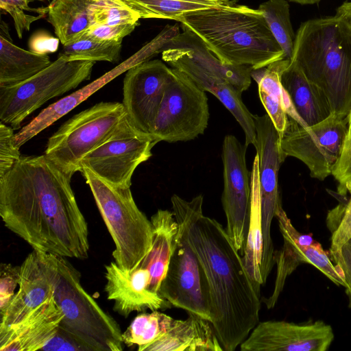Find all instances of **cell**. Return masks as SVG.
I'll list each match as a JSON object with an SVG mask.
<instances>
[{
  "instance_id": "36",
  "label": "cell",
  "mask_w": 351,
  "mask_h": 351,
  "mask_svg": "<svg viewBox=\"0 0 351 351\" xmlns=\"http://www.w3.org/2000/svg\"><path fill=\"white\" fill-rule=\"evenodd\" d=\"M14 129L0 123V178L7 173L21 158L19 148L14 142Z\"/></svg>"
},
{
  "instance_id": "13",
  "label": "cell",
  "mask_w": 351,
  "mask_h": 351,
  "mask_svg": "<svg viewBox=\"0 0 351 351\" xmlns=\"http://www.w3.org/2000/svg\"><path fill=\"white\" fill-rule=\"evenodd\" d=\"M156 143L151 134L137 130L125 115L112 134L83 158L82 167L110 183L130 187L135 169L152 156Z\"/></svg>"
},
{
  "instance_id": "22",
  "label": "cell",
  "mask_w": 351,
  "mask_h": 351,
  "mask_svg": "<svg viewBox=\"0 0 351 351\" xmlns=\"http://www.w3.org/2000/svg\"><path fill=\"white\" fill-rule=\"evenodd\" d=\"M145 351H223L211 323L191 313Z\"/></svg>"
},
{
  "instance_id": "30",
  "label": "cell",
  "mask_w": 351,
  "mask_h": 351,
  "mask_svg": "<svg viewBox=\"0 0 351 351\" xmlns=\"http://www.w3.org/2000/svg\"><path fill=\"white\" fill-rule=\"evenodd\" d=\"M258 10L263 12L270 31L285 53V59L290 60L295 35L290 19L288 1L267 0L261 3Z\"/></svg>"
},
{
  "instance_id": "42",
  "label": "cell",
  "mask_w": 351,
  "mask_h": 351,
  "mask_svg": "<svg viewBox=\"0 0 351 351\" xmlns=\"http://www.w3.org/2000/svg\"><path fill=\"white\" fill-rule=\"evenodd\" d=\"M335 15L342 19L351 27V1L344 2L339 6Z\"/></svg>"
},
{
  "instance_id": "23",
  "label": "cell",
  "mask_w": 351,
  "mask_h": 351,
  "mask_svg": "<svg viewBox=\"0 0 351 351\" xmlns=\"http://www.w3.org/2000/svg\"><path fill=\"white\" fill-rule=\"evenodd\" d=\"M153 228L152 247L139 263L149 271V291L159 295V289L165 278L173 247L178 225L173 213L158 209L151 217Z\"/></svg>"
},
{
  "instance_id": "25",
  "label": "cell",
  "mask_w": 351,
  "mask_h": 351,
  "mask_svg": "<svg viewBox=\"0 0 351 351\" xmlns=\"http://www.w3.org/2000/svg\"><path fill=\"white\" fill-rule=\"evenodd\" d=\"M95 0H52L47 7V21L63 46L80 38L93 25Z\"/></svg>"
},
{
  "instance_id": "6",
  "label": "cell",
  "mask_w": 351,
  "mask_h": 351,
  "mask_svg": "<svg viewBox=\"0 0 351 351\" xmlns=\"http://www.w3.org/2000/svg\"><path fill=\"white\" fill-rule=\"evenodd\" d=\"M80 172L114 241L115 264L123 270L134 269L152 247L151 220L137 206L130 187L110 183L84 166Z\"/></svg>"
},
{
  "instance_id": "3",
  "label": "cell",
  "mask_w": 351,
  "mask_h": 351,
  "mask_svg": "<svg viewBox=\"0 0 351 351\" xmlns=\"http://www.w3.org/2000/svg\"><path fill=\"white\" fill-rule=\"evenodd\" d=\"M182 29L199 37L224 64L264 68L285 59L261 11L228 0L182 16Z\"/></svg>"
},
{
  "instance_id": "41",
  "label": "cell",
  "mask_w": 351,
  "mask_h": 351,
  "mask_svg": "<svg viewBox=\"0 0 351 351\" xmlns=\"http://www.w3.org/2000/svg\"><path fill=\"white\" fill-rule=\"evenodd\" d=\"M60 40L45 32L34 34L29 41L30 51L38 54H47L57 51Z\"/></svg>"
},
{
  "instance_id": "43",
  "label": "cell",
  "mask_w": 351,
  "mask_h": 351,
  "mask_svg": "<svg viewBox=\"0 0 351 351\" xmlns=\"http://www.w3.org/2000/svg\"><path fill=\"white\" fill-rule=\"evenodd\" d=\"M291 2L297 3L301 5H312L319 2L321 0H289Z\"/></svg>"
},
{
  "instance_id": "19",
  "label": "cell",
  "mask_w": 351,
  "mask_h": 351,
  "mask_svg": "<svg viewBox=\"0 0 351 351\" xmlns=\"http://www.w3.org/2000/svg\"><path fill=\"white\" fill-rule=\"evenodd\" d=\"M19 287L1 314L0 330L18 323L53 295L41 251L33 250L22 263Z\"/></svg>"
},
{
  "instance_id": "27",
  "label": "cell",
  "mask_w": 351,
  "mask_h": 351,
  "mask_svg": "<svg viewBox=\"0 0 351 351\" xmlns=\"http://www.w3.org/2000/svg\"><path fill=\"white\" fill-rule=\"evenodd\" d=\"M276 217L278 221L280 232L284 243L279 250L274 251V260L277 265L276 277L274 287L271 295L263 300L268 309L274 308L283 290L287 278L301 263L304 258L297 239L298 230L292 225L282 207L278 210Z\"/></svg>"
},
{
  "instance_id": "35",
  "label": "cell",
  "mask_w": 351,
  "mask_h": 351,
  "mask_svg": "<svg viewBox=\"0 0 351 351\" xmlns=\"http://www.w3.org/2000/svg\"><path fill=\"white\" fill-rule=\"evenodd\" d=\"M28 3V0H0V8L8 12L13 19L19 38H22L24 31H29L34 21L43 16L40 14L36 16L26 14L25 11L36 12L34 10H38L29 8Z\"/></svg>"
},
{
  "instance_id": "40",
  "label": "cell",
  "mask_w": 351,
  "mask_h": 351,
  "mask_svg": "<svg viewBox=\"0 0 351 351\" xmlns=\"http://www.w3.org/2000/svg\"><path fill=\"white\" fill-rule=\"evenodd\" d=\"M330 256L346 282V293L351 308V239L342 246L339 252Z\"/></svg>"
},
{
  "instance_id": "1",
  "label": "cell",
  "mask_w": 351,
  "mask_h": 351,
  "mask_svg": "<svg viewBox=\"0 0 351 351\" xmlns=\"http://www.w3.org/2000/svg\"><path fill=\"white\" fill-rule=\"evenodd\" d=\"M71 180L45 155L21 156L0 178V216L33 250L83 260L88 223Z\"/></svg>"
},
{
  "instance_id": "7",
  "label": "cell",
  "mask_w": 351,
  "mask_h": 351,
  "mask_svg": "<svg viewBox=\"0 0 351 351\" xmlns=\"http://www.w3.org/2000/svg\"><path fill=\"white\" fill-rule=\"evenodd\" d=\"M178 229L168 269L159 295L171 305L210 320V295L206 275L189 241L192 200L174 194L171 197Z\"/></svg>"
},
{
  "instance_id": "34",
  "label": "cell",
  "mask_w": 351,
  "mask_h": 351,
  "mask_svg": "<svg viewBox=\"0 0 351 351\" xmlns=\"http://www.w3.org/2000/svg\"><path fill=\"white\" fill-rule=\"evenodd\" d=\"M332 175L337 182V194L345 197L351 195V125L345 138L340 156L332 169Z\"/></svg>"
},
{
  "instance_id": "12",
  "label": "cell",
  "mask_w": 351,
  "mask_h": 351,
  "mask_svg": "<svg viewBox=\"0 0 351 351\" xmlns=\"http://www.w3.org/2000/svg\"><path fill=\"white\" fill-rule=\"evenodd\" d=\"M348 127V117L336 113L307 127L301 126L289 117L280 138L282 158L299 159L308 167L311 178L324 180L332 175Z\"/></svg>"
},
{
  "instance_id": "18",
  "label": "cell",
  "mask_w": 351,
  "mask_h": 351,
  "mask_svg": "<svg viewBox=\"0 0 351 351\" xmlns=\"http://www.w3.org/2000/svg\"><path fill=\"white\" fill-rule=\"evenodd\" d=\"M63 317L53 293L22 320L0 330V350H41L55 335Z\"/></svg>"
},
{
  "instance_id": "31",
  "label": "cell",
  "mask_w": 351,
  "mask_h": 351,
  "mask_svg": "<svg viewBox=\"0 0 351 351\" xmlns=\"http://www.w3.org/2000/svg\"><path fill=\"white\" fill-rule=\"evenodd\" d=\"M122 40H99L82 36L73 43L63 46L59 56L69 60L106 61L119 60Z\"/></svg>"
},
{
  "instance_id": "28",
  "label": "cell",
  "mask_w": 351,
  "mask_h": 351,
  "mask_svg": "<svg viewBox=\"0 0 351 351\" xmlns=\"http://www.w3.org/2000/svg\"><path fill=\"white\" fill-rule=\"evenodd\" d=\"M140 19L178 21L184 14L221 6L228 0H122Z\"/></svg>"
},
{
  "instance_id": "38",
  "label": "cell",
  "mask_w": 351,
  "mask_h": 351,
  "mask_svg": "<svg viewBox=\"0 0 351 351\" xmlns=\"http://www.w3.org/2000/svg\"><path fill=\"white\" fill-rule=\"evenodd\" d=\"M138 23L118 25L93 24L82 36L99 40H122L134 31Z\"/></svg>"
},
{
  "instance_id": "17",
  "label": "cell",
  "mask_w": 351,
  "mask_h": 351,
  "mask_svg": "<svg viewBox=\"0 0 351 351\" xmlns=\"http://www.w3.org/2000/svg\"><path fill=\"white\" fill-rule=\"evenodd\" d=\"M162 60L172 68L186 74L199 88L214 95L231 112L245 134V147L256 143V128L253 114L241 99L235 86L222 76L211 71L192 60L181 49L166 43L162 51Z\"/></svg>"
},
{
  "instance_id": "20",
  "label": "cell",
  "mask_w": 351,
  "mask_h": 351,
  "mask_svg": "<svg viewBox=\"0 0 351 351\" xmlns=\"http://www.w3.org/2000/svg\"><path fill=\"white\" fill-rule=\"evenodd\" d=\"M289 62L283 59L251 72V77L258 84L260 99L280 136L286 129L289 117L302 127L308 126L297 113L280 82L281 73Z\"/></svg>"
},
{
  "instance_id": "15",
  "label": "cell",
  "mask_w": 351,
  "mask_h": 351,
  "mask_svg": "<svg viewBox=\"0 0 351 351\" xmlns=\"http://www.w3.org/2000/svg\"><path fill=\"white\" fill-rule=\"evenodd\" d=\"M172 74L160 60H144L127 70L123 84V105L130 123L151 134L165 88Z\"/></svg>"
},
{
  "instance_id": "11",
  "label": "cell",
  "mask_w": 351,
  "mask_h": 351,
  "mask_svg": "<svg viewBox=\"0 0 351 351\" xmlns=\"http://www.w3.org/2000/svg\"><path fill=\"white\" fill-rule=\"evenodd\" d=\"M256 138L252 173L256 180L261 204L263 251L261 277L266 282L274 265V248L271 237L273 218L282 207L278 190V171L284 162L280 147V134L271 119L264 115L253 114Z\"/></svg>"
},
{
  "instance_id": "16",
  "label": "cell",
  "mask_w": 351,
  "mask_h": 351,
  "mask_svg": "<svg viewBox=\"0 0 351 351\" xmlns=\"http://www.w3.org/2000/svg\"><path fill=\"white\" fill-rule=\"evenodd\" d=\"M335 335L322 320L302 324L265 321L258 324L241 343V351H326Z\"/></svg>"
},
{
  "instance_id": "33",
  "label": "cell",
  "mask_w": 351,
  "mask_h": 351,
  "mask_svg": "<svg viewBox=\"0 0 351 351\" xmlns=\"http://www.w3.org/2000/svg\"><path fill=\"white\" fill-rule=\"evenodd\" d=\"M327 225L330 229V256L340 252L342 246L351 239V197L346 203H340L328 212Z\"/></svg>"
},
{
  "instance_id": "9",
  "label": "cell",
  "mask_w": 351,
  "mask_h": 351,
  "mask_svg": "<svg viewBox=\"0 0 351 351\" xmlns=\"http://www.w3.org/2000/svg\"><path fill=\"white\" fill-rule=\"evenodd\" d=\"M95 62L69 60L62 56L19 84L0 86V120L14 130L48 100L77 88L90 79Z\"/></svg>"
},
{
  "instance_id": "21",
  "label": "cell",
  "mask_w": 351,
  "mask_h": 351,
  "mask_svg": "<svg viewBox=\"0 0 351 351\" xmlns=\"http://www.w3.org/2000/svg\"><path fill=\"white\" fill-rule=\"evenodd\" d=\"M280 82L297 113L308 126L332 113L326 95L306 77L295 62L290 60L282 71Z\"/></svg>"
},
{
  "instance_id": "39",
  "label": "cell",
  "mask_w": 351,
  "mask_h": 351,
  "mask_svg": "<svg viewBox=\"0 0 351 351\" xmlns=\"http://www.w3.org/2000/svg\"><path fill=\"white\" fill-rule=\"evenodd\" d=\"M41 350L45 351H90L87 347L80 342L60 325Z\"/></svg>"
},
{
  "instance_id": "45",
  "label": "cell",
  "mask_w": 351,
  "mask_h": 351,
  "mask_svg": "<svg viewBox=\"0 0 351 351\" xmlns=\"http://www.w3.org/2000/svg\"><path fill=\"white\" fill-rule=\"evenodd\" d=\"M28 1H29V2H30V1H43V0H28Z\"/></svg>"
},
{
  "instance_id": "44",
  "label": "cell",
  "mask_w": 351,
  "mask_h": 351,
  "mask_svg": "<svg viewBox=\"0 0 351 351\" xmlns=\"http://www.w3.org/2000/svg\"><path fill=\"white\" fill-rule=\"evenodd\" d=\"M349 126L351 125V111L348 115Z\"/></svg>"
},
{
  "instance_id": "24",
  "label": "cell",
  "mask_w": 351,
  "mask_h": 351,
  "mask_svg": "<svg viewBox=\"0 0 351 351\" xmlns=\"http://www.w3.org/2000/svg\"><path fill=\"white\" fill-rule=\"evenodd\" d=\"M167 43L181 49L203 67L224 77L241 93L251 84L252 68L224 64L193 33L183 30L170 38Z\"/></svg>"
},
{
  "instance_id": "10",
  "label": "cell",
  "mask_w": 351,
  "mask_h": 351,
  "mask_svg": "<svg viewBox=\"0 0 351 351\" xmlns=\"http://www.w3.org/2000/svg\"><path fill=\"white\" fill-rule=\"evenodd\" d=\"M208 119L205 91L172 68L151 135L158 143L191 141L204 133Z\"/></svg>"
},
{
  "instance_id": "37",
  "label": "cell",
  "mask_w": 351,
  "mask_h": 351,
  "mask_svg": "<svg viewBox=\"0 0 351 351\" xmlns=\"http://www.w3.org/2000/svg\"><path fill=\"white\" fill-rule=\"evenodd\" d=\"M0 271V314L9 306L19 285L21 266H13L10 263H1Z\"/></svg>"
},
{
  "instance_id": "29",
  "label": "cell",
  "mask_w": 351,
  "mask_h": 351,
  "mask_svg": "<svg viewBox=\"0 0 351 351\" xmlns=\"http://www.w3.org/2000/svg\"><path fill=\"white\" fill-rule=\"evenodd\" d=\"M175 322V319L158 311L140 313L122 332L123 342L128 347L138 346V351H145L161 339Z\"/></svg>"
},
{
  "instance_id": "8",
  "label": "cell",
  "mask_w": 351,
  "mask_h": 351,
  "mask_svg": "<svg viewBox=\"0 0 351 351\" xmlns=\"http://www.w3.org/2000/svg\"><path fill=\"white\" fill-rule=\"evenodd\" d=\"M126 115L122 103L101 101L75 114L49 137L44 155L69 179L82 161L104 143Z\"/></svg>"
},
{
  "instance_id": "26",
  "label": "cell",
  "mask_w": 351,
  "mask_h": 351,
  "mask_svg": "<svg viewBox=\"0 0 351 351\" xmlns=\"http://www.w3.org/2000/svg\"><path fill=\"white\" fill-rule=\"evenodd\" d=\"M51 63L47 54L22 49L0 36V86L19 84Z\"/></svg>"
},
{
  "instance_id": "14",
  "label": "cell",
  "mask_w": 351,
  "mask_h": 351,
  "mask_svg": "<svg viewBox=\"0 0 351 351\" xmlns=\"http://www.w3.org/2000/svg\"><path fill=\"white\" fill-rule=\"evenodd\" d=\"M246 147L232 134L222 144L223 190L221 203L226 218V230L239 251L247 237L252 207L251 173L245 161Z\"/></svg>"
},
{
  "instance_id": "32",
  "label": "cell",
  "mask_w": 351,
  "mask_h": 351,
  "mask_svg": "<svg viewBox=\"0 0 351 351\" xmlns=\"http://www.w3.org/2000/svg\"><path fill=\"white\" fill-rule=\"evenodd\" d=\"M139 19L138 14L122 0H95L91 9L93 25L136 24Z\"/></svg>"
},
{
  "instance_id": "5",
  "label": "cell",
  "mask_w": 351,
  "mask_h": 351,
  "mask_svg": "<svg viewBox=\"0 0 351 351\" xmlns=\"http://www.w3.org/2000/svg\"><path fill=\"white\" fill-rule=\"evenodd\" d=\"M53 297L64 314L60 326L90 351H122V332L82 287L80 272L58 254L41 251Z\"/></svg>"
},
{
  "instance_id": "4",
  "label": "cell",
  "mask_w": 351,
  "mask_h": 351,
  "mask_svg": "<svg viewBox=\"0 0 351 351\" xmlns=\"http://www.w3.org/2000/svg\"><path fill=\"white\" fill-rule=\"evenodd\" d=\"M290 60L326 95L332 112L351 111V27L335 15L311 19L297 31Z\"/></svg>"
},
{
  "instance_id": "2",
  "label": "cell",
  "mask_w": 351,
  "mask_h": 351,
  "mask_svg": "<svg viewBox=\"0 0 351 351\" xmlns=\"http://www.w3.org/2000/svg\"><path fill=\"white\" fill-rule=\"evenodd\" d=\"M191 200L189 241L206 277L210 322L223 351H234L259 322L261 293L226 229L203 215V195Z\"/></svg>"
}]
</instances>
